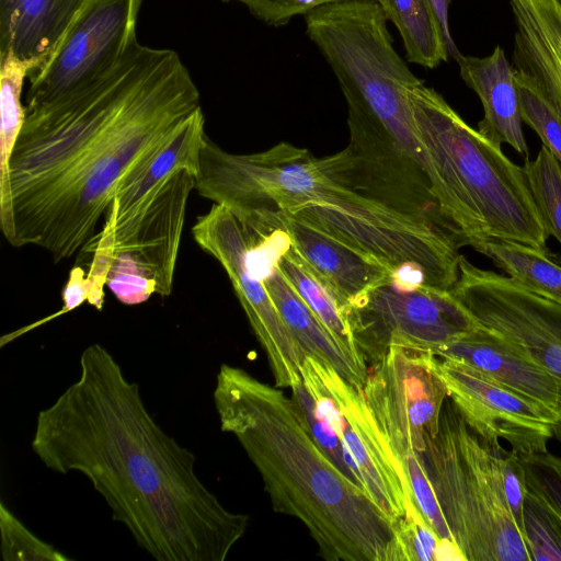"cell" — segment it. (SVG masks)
Returning a JSON list of instances; mask_svg holds the SVG:
<instances>
[{
    "instance_id": "1",
    "label": "cell",
    "mask_w": 561,
    "mask_h": 561,
    "mask_svg": "<svg viewBox=\"0 0 561 561\" xmlns=\"http://www.w3.org/2000/svg\"><path fill=\"white\" fill-rule=\"evenodd\" d=\"M24 108L0 227L10 245L58 263L95 237L117 186L202 104L176 51L137 41L93 82Z\"/></svg>"
},
{
    "instance_id": "2",
    "label": "cell",
    "mask_w": 561,
    "mask_h": 561,
    "mask_svg": "<svg viewBox=\"0 0 561 561\" xmlns=\"http://www.w3.org/2000/svg\"><path fill=\"white\" fill-rule=\"evenodd\" d=\"M31 446L46 468L85 476L158 561H224L245 534L248 515L203 483L195 455L153 420L101 344L83 350L79 378L39 411Z\"/></svg>"
},
{
    "instance_id": "3",
    "label": "cell",
    "mask_w": 561,
    "mask_h": 561,
    "mask_svg": "<svg viewBox=\"0 0 561 561\" xmlns=\"http://www.w3.org/2000/svg\"><path fill=\"white\" fill-rule=\"evenodd\" d=\"M195 190L242 219L294 218L377 257L404 279L450 291L459 278V242L366 195L348 146L321 158L287 142L239 154L206 134Z\"/></svg>"
},
{
    "instance_id": "4",
    "label": "cell",
    "mask_w": 561,
    "mask_h": 561,
    "mask_svg": "<svg viewBox=\"0 0 561 561\" xmlns=\"http://www.w3.org/2000/svg\"><path fill=\"white\" fill-rule=\"evenodd\" d=\"M220 430L259 471L273 510L298 519L328 561H407L398 525L317 446L290 397L221 364L213 392Z\"/></svg>"
},
{
    "instance_id": "5",
    "label": "cell",
    "mask_w": 561,
    "mask_h": 561,
    "mask_svg": "<svg viewBox=\"0 0 561 561\" xmlns=\"http://www.w3.org/2000/svg\"><path fill=\"white\" fill-rule=\"evenodd\" d=\"M421 142L437 179L442 216L461 247L516 242L548 254L550 236L524 168L468 125L423 81L408 90Z\"/></svg>"
},
{
    "instance_id": "6",
    "label": "cell",
    "mask_w": 561,
    "mask_h": 561,
    "mask_svg": "<svg viewBox=\"0 0 561 561\" xmlns=\"http://www.w3.org/2000/svg\"><path fill=\"white\" fill-rule=\"evenodd\" d=\"M422 457L463 560L531 561L507 494L516 453L476 433L448 397Z\"/></svg>"
},
{
    "instance_id": "7",
    "label": "cell",
    "mask_w": 561,
    "mask_h": 561,
    "mask_svg": "<svg viewBox=\"0 0 561 561\" xmlns=\"http://www.w3.org/2000/svg\"><path fill=\"white\" fill-rule=\"evenodd\" d=\"M347 316L356 348L370 366L391 347L435 355L479 327L449 290L397 274L350 305Z\"/></svg>"
},
{
    "instance_id": "8",
    "label": "cell",
    "mask_w": 561,
    "mask_h": 561,
    "mask_svg": "<svg viewBox=\"0 0 561 561\" xmlns=\"http://www.w3.org/2000/svg\"><path fill=\"white\" fill-rule=\"evenodd\" d=\"M192 236L227 273L265 352L275 386L290 389L302 380L306 356L266 288L255 252L254 230L226 206L214 204L206 214L197 217Z\"/></svg>"
},
{
    "instance_id": "9",
    "label": "cell",
    "mask_w": 561,
    "mask_h": 561,
    "mask_svg": "<svg viewBox=\"0 0 561 561\" xmlns=\"http://www.w3.org/2000/svg\"><path fill=\"white\" fill-rule=\"evenodd\" d=\"M301 375L319 414L343 445L355 483L388 517L400 523L413 493L376 426L363 389L309 356Z\"/></svg>"
},
{
    "instance_id": "10",
    "label": "cell",
    "mask_w": 561,
    "mask_h": 561,
    "mask_svg": "<svg viewBox=\"0 0 561 561\" xmlns=\"http://www.w3.org/2000/svg\"><path fill=\"white\" fill-rule=\"evenodd\" d=\"M437 365L438 357L430 352L391 347L368 371L364 396L401 470L423 455L438 432L448 391Z\"/></svg>"
},
{
    "instance_id": "11",
    "label": "cell",
    "mask_w": 561,
    "mask_h": 561,
    "mask_svg": "<svg viewBox=\"0 0 561 561\" xmlns=\"http://www.w3.org/2000/svg\"><path fill=\"white\" fill-rule=\"evenodd\" d=\"M450 293L480 324L561 381V305L463 255Z\"/></svg>"
},
{
    "instance_id": "12",
    "label": "cell",
    "mask_w": 561,
    "mask_h": 561,
    "mask_svg": "<svg viewBox=\"0 0 561 561\" xmlns=\"http://www.w3.org/2000/svg\"><path fill=\"white\" fill-rule=\"evenodd\" d=\"M141 0H87L48 61L30 76L26 108L47 104L112 70L137 42Z\"/></svg>"
},
{
    "instance_id": "13",
    "label": "cell",
    "mask_w": 561,
    "mask_h": 561,
    "mask_svg": "<svg viewBox=\"0 0 561 561\" xmlns=\"http://www.w3.org/2000/svg\"><path fill=\"white\" fill-rule=\"evenodd\" d=\"M195 181L196 174L190 169L174 170L128 224L114 233L99 231L83 247L84 252L99 263L111 265L110 270L128 271L154 280L157 294L169 296Z\"/></svg>"
},
{
    "instance_id": "14",
    "label": "cell",
    "mask_w": 561,
    "mask_h": 561,
    "mask_svg": "<svg viewBox=\"0 0 561 561\" xmlns=\"http://www.w3.org/2000/svg\"><path fill=\"white\" fill-rule=\"evenodd\" d=\"M437 368L448 397L480 436L506 442L519 455L548 450L559 413L462 359L443 357Z\"/></svg>"
},
{
    "instance_id": "15",
    "label": "cell",
    "mask_w": 561,
    "mask_h": 561,
    "mask_svg": "<svg viewBox=\"0 0 561 561\" xmlns=\"http://www.w3.org/2000/svg\"><path fill=\"white\" fill-rule=\"evenodd\" d=\"M251 227L266 288L305 356L332 367L351 385L363 389L368 376L364 358L340 342L286 280L276 265L265 229Z\"/></svg>"
},
{
    "instance_id": "16",
    "label": "cell",
    "mask_w": 561,
    "mask_h": 561,
    "mask_svg": "<svg viewBox=\"0 0 561 561\" xmlns=\"http://www.w3.org/2000/svg\"><path fill=\"white\" fill-rule=\"evenodd\" d=\"M242 220L283 230L304 260L348 306L396 274L377 257L288 216L270 214Z\"/></svg>"
},
{
    "instance_id": "17",
    "label": "cell",
    "mask_w": 561,
    "mask_h": 561,
    "mask_svg": "<svg viewBox=\"0 0 561 561\" xmlns=\"http://www.w3.org/2000/svg\"><path fill=\"white\" fill-rule=\"evenodd\" d=\"M205 131V116L199 108L188 117L162 147L130 173L116 188L101 231L122 229L154 196L161 183L176 169L187 168L196 175Z\"/></svg>"
},
{
    "instance_id": "18",
    "label": "cell",
    "mask_w": 561,
    "mask_h": 561,
    "mask_svg": "<svg viewBox=\"0 0 561 561\" xmlns=\"http://www.w3.org/2000/svg\"><path fill=\"white\" fill-rule=\"evenodd\" d=\"M435 356L462 359L561 415V381L480 323L476 330L437 351Z\"/></svg>"
},
{
    "instance_id": "19",
    "label": "cell",
    "mask_w": 561,
    "mask_h": 561,
    "mask_svg": "<svg viewBox=\"0 0 561 561\" xmlns=\"http://www.w3.org/2000/svg\"><path fill=\"white\" fill-rule=\"evenodd\" d=\"M456 60L462 80L477 93L483 106L484 115L478 130L500 146L510 145L528 159L516 87L517 70L508 62L503 49L496 46L490 56L460 55Z\"/></svg>"
},
{
    "instance_id": "20",
    "label": "cell",
    "mask_w": 561,
    "mask_h": 561,
    "mask_svg": "<svg viewBox=\"0 0 561 561\" xmlns=\"http://www.w3.org/2000/svg\"><path fill=\"white\" fill-rule=\"evenodd\" d=\"M87 0H0V58L41 69ZM31 76V75H30Z\"/></svg>"
},
{
    "instance_id": "21",
    "label": "cell",
    "mask_w": 561,
    "mask_h": 561,
    "mask_svg": "<svg viewBox=\"0 0 561 561\" xmlns=\"http://www.w3.org/2000/svg\"><path fill=\"white\" fill-rule=\"evenodd\" d=\"M516 70L533 78L561 108V2L510 0Z\"/></svg>"
},
{
    "instance_id": "22",
    "label": "cell",
    "mask_w": 561,
    "mask_h": 561,
    "mask_svg": "<svg viewBox=\"0 0 561 561\" xmlns=\"http://www.w3.org/2000/svg\"><path fill=\"white\" fill-rule=\"evenodd\" d=\"M399 31L408 61L435 69L448 59L443 26L431 0H376Z\"/></svg>"
},
{
    "instance_id": "23",
    "label": "cell",
    "mask_w": 561,
    "mask_h": 561,
    "mask_svg": "<svg viewBox=\"0 0 561 561\" xmlns=\"http://www.w3.org/2000/svg\"><path fill=\"white\" fill-rule=\"evenodd\" d=\"M481 254L527 289L561 305V266L530 247L516 242H490Z\"/></svg>"
},
{
    "instance_id": "24",
    "label": "cell",
    "mask_w": 561,
    "mask_h": 561,
    "mask_svg": "<svg viewBox=\"0 0 561 561\" xmlns=\"http://www.w3.org/2000/svg\"><path fill=\"white\" fill-rule=\"evenodd\" d=\"M34 70L33 64L11 54L0 58V203L8 196L10 158L25 117L23 82Z\"/></svg>"
},
{
    "instance_id": "25",
    "label": "cell",
    "mask_w": 561,
    "mask_h": 561,
    "mask_svg": "<svg viewBox=\"0 0 561 561\" xmlns=\"http://www.w3.org/2000/svg\"><path fill=\"white\" fill-rule=\"evenodd\" d=\"M520 118L561 164V108L529 76L517 70Z\"/></svg>"
},
{
    "instance_id": "26",
    "label": "cell",
    "mask_w": 561,
    "mask_h": 561,
    "mask_svg": "<svg viewBox=\"0 0 561 561\" xmlns=\"http://www.w3.org/2000/svg\"><path fill=\"white\" fill-rule=\"evenodd\" d=\"M526 179L549 233L561 245V164L542 145L534 160H525Z\"/></svg>"
},
{
    "instance_id": "27",
    "label": "cell",
    "mask_w": 561,
    "mask_h": 561,
    "mask_svg": "<svg viewBox=\"0 0 561 561\" xmlns=\"http://www.w3.org/2000/svg\"><path fill=\"white\" fill-rule=\"evenodd\" d=\"M398 529L407 561L463 560L453 541H444L437 536L414 497L407 500L405 515Z\"/></svg>"
},
{
    "instance_id": "28",
    "label": "cell",
    "mask_w": 561,
    "mask_h": 561,
    "mask_svg": "<svg viewBox=\"0 0 561 561\" xmlns=\"http://www.w3.org/2000/svg\"><path fill=\"white\" fill-rule=\"evenodd\" d=\"M524 469L526 493L561 529V456L543 453L517 454Z\"/></svg>"
},
{
    "instance_id": "29",
    "label": "cell",
    "mask_w": 561,
    "mask_h": 561,
    "mask_svg": "<svg viewBox=\"0 0 561 561\" xmlns=\"http://www.w3.org/2000/svg\"><path fill=\"white\" fill-rule=\"evenodd\" d=\"M0 551L4 561H69L53 545L33 534L1 501Z\"/></svg>"
},
{
    "instance_id": "30",
    "label": "cell",
    "mask_w": 561,
    "mask_h": 561,
    "mask_svg": "<svg viewBox=\"0 0 561 561\" xmlns=\"http://www.w3.org/2000/svg\"><path fill=\"white\" fill-rule=\"evenodd\" d=\"M290 391L291 402L313 442L346 477L354 481L345 462L340 438L319 414L314 400L304 381L295 383Z\"/></svg>"
},
{
    "instance_id": "31",
    "label": "cell",
    "mask_w": 561,
    "mask_h": 561,
    "mask_svg": "<svg viewBox=\"0 0 561 561\" xmlns=\"http://www.w3.org/2000/svg\"><path fill=\"white\" fill-rule=\"evenodd\" d=\"M524 523L531 561H561V529L527 493Z\"/></svg>"
},
{
    "instance_id": "32",
    "label": "cell",
    "mask_w": 561,
    "mask_h": 561,
    "mask_svg": "<svg viewBox=\"0 0 561 561\" xmlns=\"http://www.w3.org/2000/svg\"><path fill=\"white\" fill-rule=\"evenodd\" d=\"M239 2L260 21L271 26L286 25L294 16L306 15L316 8L347 0H220Z\"/></svg>"
},
{
    "instance_id": "33",
    "label": "cell",
    "mask_w": 561,
    "mask_h": 561,
    "mask_svg": "<svg viewBox=\"0 0 561 561\" xmlns=\"http://www.w3.org/2000/svg\"><path fill=\"white\" fill-rule=\"evenodd\" d=\"M438 19L440 21V24L444 30V34L446 37L447 46H448V53L451 55L455 59H457L461 54L458 51L450 34L449 30V22H448V9L451 0H431Z\"/></svg>"
},
{
    "instance_id": "34",
    "label": "cell",
    "mask_w": 561,
    "mask_h": 561,
    "mask_svg": "<svg viewBox=\"0 0 561 561\" xmlns=\"http://www.w3.org/2000/svg\"><path fill=\"white\" fill-rule=\"evenodd\" d=\"M553 437L561 444V420L553 426Z\"/></svg>"
},
{
    "instance_id": "35",
    "label": "cell",
    "mask_w": 561,
    "mask_h": 561,
    "mask_svg": "<svg viewBox=\"0 0 561 561\" xmlns=\"http://www.w3.org/2000/svg\"><path fill=\"white\" fill-rule=\"evenodd\" d=\"M558 1H560V2H561V0H558Z\"/></svg>"
}]
</instances>
